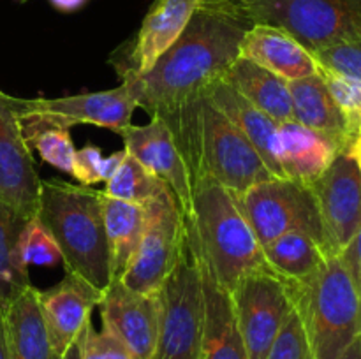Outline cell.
Returning a JSON list of instances; mask_svg holds the SVG:
<instances>
[{"label":"cell","instance_id":"obj_34","mask_svg":"<svg viewBox=\"0 0 361 359\" xmlns=\"http://www.w3.org/2000/svg\"><path fill=\"white\" fill-rule=\"evenodd\" d=\"M314 56L324 69L361 80V39L326 46L314 51Z\"/></svg>","mask_w":361,"mask_h":359},{"label":"cell","instance_id":"obj_20","mask_svg":"<svg viewBox=\"0 0 361 359\" xmlns=\"http://www.w3.org/2000/svg\"><path fill=\"white\" fill-rule=\"evenodd\" d=\"M204 94L250 141L268 171L275 178H286L279 162V123L250 104L226 81H217Z\"/></svg>","mask_w":361,"mask_h":359},{"label":"cell","instance_id":"obj_6","mask_svg":"<svg viewBox=\"0 0 361 359\" xmlns=\"http://www.w3.org/2000/svg\"><path fill=\"white\" fill-rule=\"evenodd\" d=\"M157 298L161 324L152 359H200L204 319L203 275L189 224L178 260Z\"/></svg>","mask_w":361,"mask_h":359},{"label":"cell","instance_id":"obj_13","mask_svg":"<svg viewBox=\"0 0 361 359\" xmlns=\"http://www.w3.org/2000/svg\"><path fill=\"white\" fill-rule=\"evenodd\" d=\"M201 2L203 0H154L137 34L109 56L118 77L148 73L182 35Z\"/></svg>","mask_w":361,"mask_h":359},{"label":"cell","instance_id":"obj_40","mask_svg":"<svg viewBox=\"0 0 361 359\" xmlns=\"http://www.w3.org/2000/svg\"><path fill=\"white\" fill-rule=\"evenodd\" d=\"M345 151H348V153L351 155L353 158H355L356 165H358V169H360V172H361V136H356L355 139H353V143L349 144V148Z\"/></svg>","mask_w":361,"mask_h":359},{"label":"cell","instance_id":"obj_32","mask_svg":"<svg viewBox=\"0 0 361 359\" xmlns=\"http://www.w3.org/2000/svg\"><path fill=\"white\" fill-rule=\"evenodd\" d=\"M319 74L344 115L353 139L361 136V80L319 65Z\"/></svg>","mask_w":361,"mask_h":359},{"label":"cell","instance_id":"obj_31","mask_svg":"<svg viewBox=\"0 0 361 359\" xmlns=\"http://www.w3.org/2000/svg\"><path fill=\"white\" fill-rule=\"evenodd\" d=\"M127 151L126 148L115 151L109 157L102 155V150L97 144H85V146L76 148V155H74V164H73V176L78 180L80 185L85 187H94L97 183H106L116 169L120 168L122 160L126 158Z\"/></svg>","mask_w":361,"mask_h":359},{"label":"cell","instance_id":"obj_41","mask_svg":"<svg viewBox=\"0 0 361 359\" xmlns=\"http://www.w3.org/2000/svg\"><path fill=\"white\" fill-rule=\"evenodd\" d=\"M0 359H11V352H9V345H7L6 327H4L2 315H0Z\"/></svg>","mask_w":361,"mask_h":359},{"label":"cell","instance_id":"obj_30","mask_svg":"<svg viewBox=\"0 0 361 359\" xmlns=\"http://www.w3.org/2000/svg\"><path fill=\"white\" fill-rule=\"evenodd\" d=\"M28 148L35 150L42 162L49 164L59 171L71 175L73 172L76 146L73 143L69 129H39L34 132L23 134Z\"/></svg>","mask_w":361,"mask_h":359},{"label":"cell","instance_id":"obj_8","mask_svg":"<svg viewBox=\"0 0 361 359\" xmlns=\"http://www.w3.org/2000/svg\"><path fill=\"white\" fill-rule=\"evenodd\" d=\"M21 134L39 129H69L76 125H95L120 136L133 123L137 109L136 95L127 81L102 92L66 95V97L21 99L14 97Z\"/></svg>","mask_w":361,"mask_h":359},{"label":"cell","instance_id":"obj_35","mask_svg":"<svg viewBox=\"0 0 361 359\" xmlns=\"http://www.w3.org/2000/svg\"><path fill=\"white\" fill-rule=\"evenodd\" d=\"M83 359H130V355L111 333L102 327L95 331L90 322L85 331Z\"/></svg>","mask_w":361,"mask_h":359},{"label":"cell","instance_id":"obj_37","mask_svg":"<svg viewBox=\"0 0 361 359\" xmlns=\"http://www.w3.org/2000/svg\"><path fill=\"white\" fill-rule=\"evenodd\" d=\"M92 322V320H90ZM88 322V324H90ZM87 324V326H88ZM87 326H85V329L81 331L80 336L76 338V340L73 341V344L69 345V348H67L66 352H63L62 359H83V341H85V331H87Z\"/></svg>","mask_w":361,"mask_h":359},{"label":"cell","instance_id":"obj_23","mask_svg":"<svg viewBox=\"0 0 361 359\" xmlns=\"http://www.w3.org/2000/svg\"><path fill=\"white\" fill-rule=\"evenodd\" d=\"M289 92L293 102V120L309 129L328 134L338 141L344 150H348L353 143V136L323 76L317 73L314 76L289 81Z\"/></svg>","mask_w":361,"mask_h":359},{"label":"cell","instance_id":"obj_42","mask_svg":"<svg viewBox=\"0 0 361 359\" xmlns=\"http://www.w3.org/2000/svg\"><path fill=\"white\" fill-rule=\"evenodd\" d=\"M18 4H25V2H28V0H16Z\"/></svg>","mask_w":361,"mask_h":359},{"label":"cell","instance_id":"obj_27","mask_svg":"<svg viewBox=\"0 0 361 359\" xmlns=\"http://www.w3.org/2000/svg\"><path fill=\"white\" fill-rule=\"evenodd\" d=\"M28 218L0 199V308L30 287V275L18 259V238Z\"/></svg>","mask_w":361,"mask_h":359},{"label":"cell","instance_id":"obj_25","mask_svg":"<svg viewBox=\"0 0 361 359\" xmlns=\"http://www.w3.org/2000/svg\"><path fill=\"white\" fill-rule=\"evenodd\" d=\"M268 270L289 285L305 284L330 257L323 245L307 232H288L263 246Z\"/></svg>","mask_w":361,"mask_h":359},{"label":"cell","instance_id":"obj_2","mask_svg":"<svg viewBox=\"0 0 361 359\" xmlns=\"http://www.w3.org/2000/svg\"><path fill=\"white\" fill-rule=\"evenodd\" d=\"M185 160L190 183L210 178L240 196L256 183L275 178L235 123L200 95L171 115L162 116Z\"/></svg>","mask_w":361,"mask_h":359},{"label":"cell","instance_id":"obj_43","mask_svg":"<svg viewBox=\"0 0 361 359\" xmlns=\"http://www.w3.org/2000/svg\"><path fill=\"white\" fill-rule=\"evenodd\" d=\"M2 313H4V310H2V308H0V315H2Z\"/></svg>","mask_w":361,"mask_h":359},{"label":"cell","instance_id":"obj_36","mask_svg":"<svg viewBox=\"0 0 361 359\" xmlns=\"http://www.w3.org/2000/svg\"><path fill=\"white\" fill-rule=\"evenodd\" d=\"M344 263V266L348 267L349 275H351L353 282H355L356 289H358L361 296V225L356 231V234L353 236L351 243L344 248V252L338 256Z\"/></svg>","mask_w":361,"mask_h":359},{"label":"cell","instance_id":"obj_24","mask_svg":"<svg viewBox=\"0 0 361 359\" xmlns=\"http://www.w3.org/2000/svg\"><path fill=\"white\" fill-rule=\"evenodd\" d=\"M222 81L231 84L243 99L270 116L274 122L293 120V102L289 81L247 58H236Z\"/></svg>","mask_w":361,"mask_h":359},{"label":"cell","instance_id":"obj_18","mask_svg":"<svg viewBox=\"0 0 361 359\" xmlns=\"http://www.w3.org/2000/svg\"><path fill=\"white\" fill-rule=\"evenodd\" d=\"M240 56L271 70L286 81L319 73V63L298 39L274 25L254 23L240 42Z\"/></svg>","mask_w":361,"mask_h":359},{"label":"cell","instance_id":"obj_33","mask_svg":"<svg viewBox=\"0 0 361 359\" xmlns=\"http://www.w3.org/2000/svg\"><path fill=\"white\" fill-rule=\"evenodd\" d=\"M267 359H312L298 310L293 308L268 348Z\"/></svg>","mask_w":361,"mask_h":359},{"label":"cell","instance_id":"obj_17","mask_svg":"<svg viewBox=\"0 0 361 359\" xmlns=\"http://www.w3.org/2000/svg\"><path fill=\"white\" fill-rule=\"evenodd\" d=\"M37 296L53 347L63 355L92 320V312L101 301L102 291L66 271V277L59 284L39 291Z\"/></svg>","mask_w":361,"mask_h":359},{"label":"cell","instance_id":"obj_39","mask_svg":"<svg viewBox=\"0 0 361 359\" xmlns=\"http://www.w3.org/2000/svg\"><path fill=\"white\" fill-rule=\"evenodd\" d=\"M341 359H361V334L348 348H345L344 354L341 355Z\"/></svg>","mask_w":361,"mask_h":359},{"label":"cell","instance_id":"obj_19","mask_svg":"<svg viewBox=\"0 0 361 359\" xmlns=\"http://www.w3.org/2000/svg\"><path fill=\"white\" fill-rule=\"evenodd\" d=\"M345 151L338 141L296 120L279 123V162L289 180L312 187L337 155Z\"/></svg>","mask_w":361,"mask_h":359},{"label":"cell","instance_id":"obj_3","mask_svg":"<svg viewBox=\"0 0 361 359\" xmlns=\"http://www.w3.org/2000/svg\"><path fill=\"white\" fill-rule=\"evenodd\" d=\"M35 217L59 245L66 271L99 291L111 284L102 190L59 178L42 180Z\"/></svg>","mask_w":361,"mask_h":359},{"label":"cell","instance_id":"obj_38","mask_svg":"<svg viewBox=\"0 0 361 359\" xmlns=\"http://www.w3.org/2000/svg\"><path fill=\"white\" fill-rule=\"evenodd\" d=\"M53 7H56L62 13H73L87 4V0H49Z\"/></svg>","mask_w":361,"mask_h":359},{"label":"cell","instance_id":"obj_15","mask_svg":"<svg viewBox=\"0 0 361 359\" xmlns=\"http://www.w3.org/2000/svg\"><path fill=\"white\" fill-rule=\"evenodd\" d=\"M41 183L34 155L21 134L14 95L0 90V199L32 218L37 213Z\"/></svg>","mask_w":361,"mask_h":359},{"label":"cell","instance_id":"obj_12","mask_svg":"<svg viewBox=\"0 0 361 359\" xmlns=\"http://www.w3.org/2000/svg\"><path fill=\"white\" fill-rule=\"evenodd\" d=\"M317 211L328 257H338L361 225V172L355 158L341 151L314 183Z\"/></svg>","mask_w":361,"mask_h":359},{"label":"cell","instance_id":"obj_26","mask_svg":"<svg viewBox=\"0 0 361 359\" xmlns=\"http://www.w3.org/2000/svg\"><path fill=\"white\" fill-rule=\"evenodd\" d=\"M102 218L108 241L111 280L122 278L140 245L145 227L143 204L113 199L102 192Z\"/></svg>","mask_w":361,"mask_h":359},{"label":"cell","instance_id":"obj_10","mask_svg":"<svg viewBox=\"0 0 361 359\" xmlns=\"http://www.w3.org/2000/svg\"><path fill=\"white\" fill-rule=\"evenodd\" d=\"M236 199L261 246L288 232H307L323 245L319 211L310 187L289 178H270Z\"/></svg>","mask_w":361,"mask_h":359},{"label":"cell","instance_id":"obj_11","mask_svg":"<svg viewBox=\"0 0 361 359\" xmlns=\"http://www.w3.org/2000/svg\"><path fill=\"white\" fill-rule=\"evenodd\" d=\"M229 294L247 359H267L271 341L295 308L289 285L267 267L245 275Z\"/></svg>","mask_w":361,"mask_h":359},{"label":"cell","instance_id":"obj_21","mask_svg":"<svg viewBox=\"0 0 361 359\" xmlns=\"http://www.w3.org/2000/svg\"><path fill=\"white\" fill-rule=\"evenodd\" d=\"M200 264L204 294V319L200 359H247L245 345H243L242 334H240L238 324H236L235 310H233L231 294L214 280L210 271L203 264L201 256Z\"/></svg>","mask_w":361,"mask_h":359},{"label":"cell","instance_id":"obj_29","mask_svg":"<svg viewBox=\"0 0 361 359\" xmlns=\"http://www.w3.org/2000/svg\"><path fill=\"white\" fill-rule=\"evenodd\" d=\"M18 259L27 270L30 266L51 267L63 263L59 245L37 217L28 218L21 229L18 238Z\"/></svg>","mask_w":361,"mask_h":359},{"label":"cell","instance_id":"obj_5","mask_svg":"<svg viewBox=\"0 0 361 359\" xmlns=\"http://www.w3.org/2000/svg\"><path fill=\"white\" fill-rule=\"evenodd\" d=\"M289 285V284H288ZM312 359H341L361 334V296L341 257H330L316 277L289 285Z\"/></svg>","mask_w":361,"mask_h":359},{"label":"cell","instance_id":"obj_9","mask_svg":"<svg viewBox=\"0 0 361 359\" xmlns=\"http://www.w3.org/2000/svg\"><path fill=\"white\" fill-rule=\"evenodd\" d=\"M143 208V234L120 280L141 294L157 296L182 252L187 220L171 189L159 192Z\"/></svg>","mask_w":361,"mask_h":359},{"label":"cell","instance_id":"obj_1","mask_svg":"<svg viewBox=\"0 0 361 359\" xmlns=\"http://www.w3.org/2000/svg\"><path fill=\"white\" fill-rule=\"evenodd\" d=\"M243 0H203L175 44L141 76L120 77L150 116L171 115L221 81L252 27Z\"/></svg>","mask_w":361,"mask_h":359},{"label":"cell","instance_id":"obj_7","mask_svg":"<svg viewBox=\"0 0 361 359\" xmlns=\"http://www.w3.org/2000/svg\"><path fill=\"white\" fill-rule=\"evenodd\" d=\"M252 23L274 25L307 49L361 39V0H243Z\"/></svg>","mask_w":361,"mask_h":359},{"label":"cell","instance_id":"obj_4","mask_svg":"<svg viewBox=\"0 0 361 359\" xmlns=\"http://www.w3.org/2000/svg\"><path fill=\"white\" fill-rule=\"evenodd\" d=\"M203 264L214 280L233 291L245 275L267 270L263 246L231 190L210 178L192 182V206L185 217Z\"/></svg>","mask_w":361,"mask_h":359},{"label":"cell","instance_id":"obj_14","mask_svg":"<svg viewBox=\"0 0 361 359\" xmlns=\"http://www.w3.org/2000/svg\"><path fill=\"white\" fill-rule=\"evenodd\" d=\"M102 329L111 333L130 359H152L159 338L161 306L157 296L141 294L120 278L102 291L99 301Z\"/></svg>","mask_w":361,"mask_h":359},{"label":"cell","instance_id":"obj_16","mask_svg":"<svg viewBox=\"0 0 361 359\" xmlns=\"http://www.w3.org/2000/svg\"><path fill=\"white\" fill-rule=\"evenodd\" d=\"M120 136L127 153L133 155L152 175L162 180L171 189L187 217L192 206V183L168 123L159 116H152L150 122L145 125L130 123L120 132Z\"/></svg>","mask_w":361,"mask_h":359},{"label":"cell","instance_id":"obj_22","mask_svg":"<svg viewBox=\"0 0 361 359\" xmlns=\"http://www.w3.org/2000/svg\"><path fill=\"white\" fill-rule=\"evenodd\" d=\"M37 292L39 289L30 285L4 308L11 359H62L49 338Z\"/></svg>","mask_w":361,"mask_h":359},{"label":"cell","instance_id":"obj_28","mask_svg":"<svg viewBox=\"0 0 361 359\" xmlns=\"http://www.w3.org/2000/svg\"><path fill=\"white\" fill-rule=\"evenodd\" d=\"M164 189H169V187L157 176L152 175L133 155L127 153L115 175L106 182L102 192L113 199L133 204H145L154 199Z\"/></svg>","mask_w":361,"mask_h":359}]
</instances>
